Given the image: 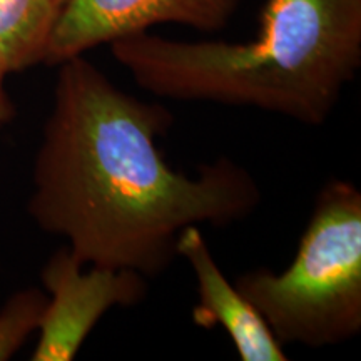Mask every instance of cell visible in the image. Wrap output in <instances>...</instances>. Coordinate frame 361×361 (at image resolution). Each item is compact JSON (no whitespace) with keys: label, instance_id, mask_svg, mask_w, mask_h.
<instances>
[{"label":"cell","instance_id":"obj_1","mask_svg":"<svg viewBox=\"0 0 361 361\" xmlns=\"http://www.w3.org/2000/svg\"><path fill=\"white\" fill-rule=\"evenodd\" d=\"M173 123L168 107L124 92L84 56L61 62L30 216L67 239L80 263L151 279L178 258L184 228H223L255 213L258 180L231 157L202 164L194 178L171 168L157 139Z\"/></svg>","mask_w":361,"mask_h":361},{"label":"cell","instance_id":"obj_2","mask_svg":"<svg viewBox=\"0 0 361 361\" xmlns=\"http://www.w3.org/2000/svg\"><path fill=\"white\" fill-rule=\"evenodd\" d=\"M112 57L152 96L255 107L323 126L361 66V0H264L247 42L137 32Z\"/></svg>","mask_w":361,"mask_h":361},{"label":"cell","instance_id":"obj_3","mask_svg":"<svg viewBox=\"0 0 361 361\" xmlns=\"http://www.w3.org/2000/svg\"><path fill=\"white\" fill-rule=\"evenodd\" d=\"M234 286L258 310L281 345L326 348L361 331V191L328 180L291 264L258 268Z\"/></svg>","mask_w":361,"mask_h":361},{"label":"cell","instance_id":"obj_4","mask_svg":"<svg viewBox=\"0 0 361 361\" xmlns=\"http://www.w3.org/2000/svg\"><path fill=\"white\" fill-rule=\"evenodd\" d=\"M42 283L51 298L37 328L34 361L74 360L107 311L142 303L149 291V278L137 271L84 264L67 246L45 263Z\"/></svg>","mask_w":361,"mask_h":361},{"label":"cell","instance_id":"obj_5","mask_svg":"<svg viewBox=\"0 0 361 361\" xmlns=\"http://www.w3.org/2000/svg\"><path fill=\"white\" fill-rule=\"evenodd\" d=\"M245 0H69L49 40L45 64L67 59L159 24L200 32L223 30Z\"/></svg>","mask_w":361,"mask_h":361},{"label":"cell","instance_id":"obj_6","mask_svg":"<svg viewBox=\"0 0 361 361\" xmlns=\"http://www.w3.org/2000/svg\"><path fill=\"white\" fill-rule=\"evenodd\" d=\"M178 256L186 259L197 284L200 303L194 323L202 328L218 324L228 333L241 361H286L284 346L274 338L263 316L216 263L200 226L184 228L178 238Z\"/></svg>","mask_w":361,"mask_h":361},{"label":"cell","instance_id":"obj_7","mask_svg":"<svg viewBox=\"0 0 361 361\" xmlns=\"http://www.w3.org/2000/svg\"><path fill=\"white\" fill-rule=\"evenodd\" d=\"M67 4L69 0H0V56L11 74L44 62Z\"/></svg>","mask_w":361,"mask_h":361},{"label":"cell","instance_id":"obj_8","mask_svg":"<svg viewBox=\"0 0 361 361\" xmlns=\"http://www.w3.org/2000/svg\"><path fill=\"white\" fill-rule=\"evenodd\" d=\"M47 296L42 291L16 293L0 311V361L11 360L39 328Z\"/></svg>","mask_w":361,"mask_h":361},{"label":"cell","instance_id":"obj_9","mask_svg":"<svg viewBox=\"0 0 361 361\" xmlns=\"http://www.w3.org/2000/svg\"><path fill=\"white\" fill-rule=\"evenodd\" d=\"M11 74L7 69L6 62L0 56V128L11 123L16 117V106H13L11 96H8L6 89V78Z\"/></svg>","mask_w":361,"mask_h":361}]
</instances>
